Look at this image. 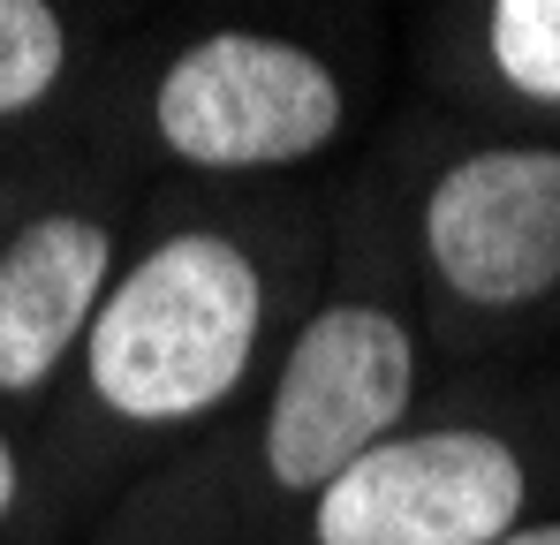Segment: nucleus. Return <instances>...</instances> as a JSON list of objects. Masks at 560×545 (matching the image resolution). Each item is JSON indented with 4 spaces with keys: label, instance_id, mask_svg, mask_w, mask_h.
Listing matches in <instances>:
<instances>
[{
    "label": "nucleus",
    "instance_id": "nucleus-1",
    "mask_svg": "<svg viewBox=\"0 0 560 545\" xmlns=\"http://www.w3.org/2000/svg\"><path fill=\"white\" fill-rule=\"evenodd\" d=\"M424 409V318L394 212H357L349 243L258 394L144 477L106 545H266L386 432Z\"/></svg>",
    "mask_w": 560,
    "mask_h": 545
},
{
    "label": "nucleus",
    "instance_id": "nucleus-2",
    "mask_svg": "<svg viewBox=\"0 0 560 545\" xmlns=\"http://www.w3.org/2000/svg\"><path fill=\"white\" fill-rule=\"evenodd\" d=\"M318 235L280 212H167L152 220L98 303L69 371L77 462H175L220 432L280 341L295 334Z\"/></svg>",
    "mask_w": 560,
    "mask_h": 545
},
{
    "label": "nucleus",
    "instance_id": "nucleus-3",
    "mask_svg": "<svg viewBox=\"0 0 560 545\" xmlns=\"http://www.w3.org/2000/svg\"><path fill=\"white\" fill-rule=\"evenodd\" d=\"M424 341L500 357L560 326V144L515 129L447 137L394 205Z\"/></svg>",
    "mask_w": 560,
    "mask_h": 545
},
{
    "label": "nucleus",
    "instance_id": "nucleus-4",
    "mask_svg": "<svg viewBox=\"0 0 560 545\" xmlns=\"http://www.w3.org/2000/svg\"><path fill=\"white\" fill-rule=\"evenodd\" d=\"M357 121V77L326 38L212 23L175 38L137 84V144L189 182H280L318 167Z\"/></svg>",
    "mask_w": 560,
    "mask_h": 545
},
{
    "label": "nucleus",
    "instance_id": "nucleus-5",
    "mask_svg": "<svg viewBox=\"0 0 560 545\" xmlns=\"http://www.w3.org/2000/svg\"><path fill=\"white\" fill-rule=\"evenodd\" d=\"M553 440L492 409H417L303 515L295 545H500L546 515Z\"/></svg>",
    "mask_w": 560,
    "mask_h": 545
},
{
    "label": "nucleus",
    "instance_id": "nucleus-6",
    "mask_svg": "<svg viewBox=\"0 0 560 545\" xmlns=\"http://www.w3.org/2000/svg\"><path fill=\"white\" fill-rule=\"evenodd\" d=\"M121 258L129 220L92 189L38 197L0 228V417L61 402Z\"/></svg>",
    "mask_w": 560,
    "mask_h": 545
},
{
    "label": "nucleus",
    "instance_id": "nucleus-7",
    "mask_svg": "<svg viewBox=\"0 0 560 545\" xmlns=\"http://www.w3.org/2000/svg\"><path fill=\"white\" fill-rule=\"evenodd\" d=\"M424 61L447 98L515 137L560 144V0H477L440 8Z\"/></svg>",
    "mask_w": 560,
    "mask_h": 545
},
{
    "label": "nucleus",
    "instance_id": "nucleus-8",
    "mask_svg": "<svg viewBox=\"0 0 560 545\" xmlns=\"http://www.w3.org/2000/svg\"><path fill=\"white\" fill-rule=\"evenodd\" d=\"M77 77V15L54 0H0V129L46 114Z\"/></svg>",
    "mask_w": 560,
    "mask_h": 545
},
{
    "label": "nucleus",
    "instance_id": "nucleus-9",
    "mask_svg": "<svg viewBox=\"0 0 560 545\" xmlns=\"http://www.w3.org/2000/svg\"><path fill=\"white\" fill-rule=\"evenodd\" d=\"M31 492H38V469H31V448L23 432L0 417V531H15L31 515Z\"/></svg>",
    "mask_w": 560,
    "mask_h": 545
},
{
    "label": "nucleus",
    "instance_id": "nucleus-10",
    "mask_svg": "<svg viewBox=\"0 0 560 545\" xmlns=\"http://www.w3.org/2000/svg\"><path fill=\"white\" fill-rule=\"evenodd\" d=\"M500 545H560V508H546V515H530L523 531H508Z\"/></svg>",
    "mask_w": 560,
    "mask_h": 545
}]
</instances>
